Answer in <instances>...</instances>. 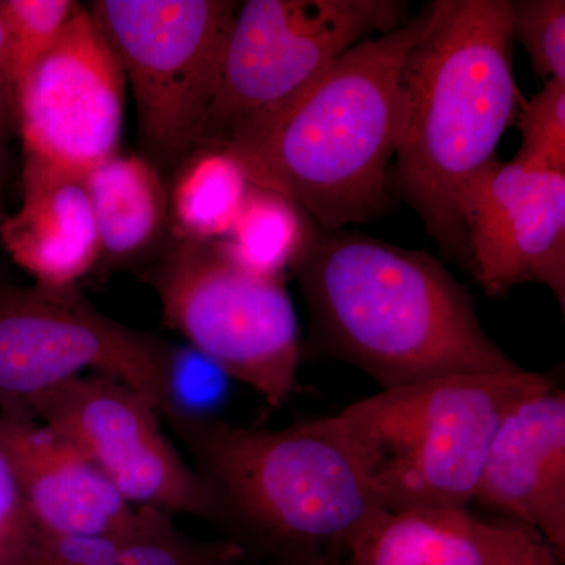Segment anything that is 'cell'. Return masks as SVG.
<instances>
[{"instance_id":"obj_1","label":"cell","mask_w":565,"mask_h":565,"mask_svg":"<svg viewBox=\"0 0 565 565\" xmlns=\"http://www.w3.org/2000/svg\"><path fill=\"white\" fill-rule=\"evenodd\" d=\"M292 270L316 348L382 390L522 370L490 340L468 289L430 253L319 228Z\"/></svg>"},{"instance_id":"obj_2","label":"cell","mask_w":565,"mask_h":565,"mask_svg":"<svg viewBox=\"0 0 565 565\" xmlns=\"http://www.w3.org/2000/svg\"><path fill=\"white\" fill-rule=\"evenodd\" d=\"M434 21V2L353 46L285 109L230 141L252 184L288 196L323 232L381 217L405 115V66Z\"/></svg>"},{"instance_id":"obj_3","label":"cell","mask_w":565,"mask_h":565,"mask_svg":"<svg viewBox=\"0 0 565 565\" xmlns=\"http://www.w3.org/2000/svg\"><path fill=\"white\" fill-rule=\"evenodd\" d=\"M514 43L509 0H435L433 24L405 66L390 192L414 207L441 250L465 264L456 199L497 159L514 120Z\"/></svg>"},{"instance_id":"obj_4","label":"cell","mask_w":565,"mask_h":565,"mask_svg":"<svg viewBox=\"0 0 565 565\" xmlns=\"http://www.w3.org/2000/svg\"><path fill=\"white\" fill-rule=\"evenodd\" d=\"M217 497L225 522L282 561L340 555L385 514L322 418L285 429L166 419Z\"/></svg>"},{"instance_id":"obj_5","label":"cell","mask_w":565,"mask_h":565,"mask_svg":"<svg viewBox=\"0 0 565 565\" xmlns=\"http://www.w3.org/2000/svg\"><path fill=\"white\" fill-rule=\"evenodd\" d=\"M553 382L519 370L381 390L326 416L385 512L467 509L504 415Z\"/></svg>"},{"instance_id":"obj_6","label":"cell","mask_w":565,"mask_h":565,"mask_svg":"<svg viewBox=\"0 0 565 565\" xmlns=\"http://www.w3.org/2000/svg\"><path fill=\"white\" fill-rule=\"evenodd\" d=\"M407 11L405 0L239 3L200 148H223L259 128L345 52L403 25Z\"/></svg>"},{"instance_id":"obj_7","label":"cell","mask_w":565,"mask_h":565,"mask_svg":"<svg viewBox=\"0 0 565 565\" xmlns=\"http://www.w3.org/2000/svg\"><path fill=\"white\" fill-rule=\"evenodd\" d=\"M233 0H95L87 7L131 85L145 158L178 167L202 143Z\"/></svg>"},{"instance_id":"obj_8","label":"cell","mask_w":565,"mask_h":565,"mask_svg":"<svg viewBox=\"0 0 565 565\" xmlns=\"http://www.w3.org/2000/svg\"><path fill=\"white\" fill-rule=\"evenodd\" d=\"M151 282L167 326L233 381L270 407L299 392V319L285 278L248 273L215 243L177 241Z\"/></svg>"},{"instance_id":"obj_9","label":"cell","mask_w":565,"mask_h":565,"mask_svg":"<svg viewBox=\"0 0 565 565\" xmlns=\"http://www.w3.org/2000/svg\"><path fill=\"white\" fill-rule=\"evenodd\" d=\"M170 345L102 313L77 286H0V416L32 422L85 373L131 386L159 411Z\"/></svg>"},{"instance_id":"obj_10","label":"cell","mask_w":565,"mask_h":565,"mask_svg":"<svg viewBox=\"0 0 565 565\" xmlns=\"http://www.w3.org/2000/svg\"><path fill=\"white\" fill-rule=\"evenodd\" d=\"M32 422L76 446L132 508L225 522L211 487L163 433L158 407L131 386L82 375L51 393Z\"/></svg>"},{"instance_id":"obj_11","label":"cell","mask_w":565,"mask_h":565,"mask_svg":"<svg viewBox=\"0 0 565 565\" xmlns=\"http://www.w3.org/2000/svg\"><path fill=\"white\" fill-rule=\"evenodd\" d=\"M126 77L79 6L61 39L17 88L24 161L82 174L120 152Z\"/></svg>"},{"instance_id":"obj_12","label":"cell","mask_w":565,"mask_h":565,"mask_svg":"<svg viewBox=\"0 0 565 565\" xmlns=\"http://www.w3.org/2000/svg\"><path fill=\"white\" fill-rule=\"evenodd\" d=\"M456 215L467 266L482 292L504 297L537 282L565 311V174L494 159L465 182Z\"/></svg>"},{"instance_id":"obj_13","label":"cell","mask_w":565,"mask_h":565,"mask_svg":"<svg viewBox=\"0 0 565 565\" xmlns=\"http://www.w3.org/2000/svg\"><path fill=\"white\" fill-rule=\"evenodd\" d=\"M476 503L541 535L565 559V392L555 384L504 415L487 452Z\"/></svg>"},{"instance_id":"obj_14","label":"cell","mask_w":565,"mask_h":565,"mask_svg":"<svg viewBox=\"0 0 565 565\" xmlns=\"http://www.w3.org/2000/svg\"><path fill=\"white\" fill-rule=\"evenodd\" d=\"M0 440L43 533L115 534L136 523L139 509L126 503L106 476L50 427L0 416Z\"/></svg>"},{"instance_id":"obj_15","label":"cell","mask_w":565,"mask_h":565,"mask_svg":"<svg viewBox=\"0 0 565 565\" xmlns=\"http://www.w3.org/2000/svg\"><path fill=\"white\" fill-rule=\"evenodd\" d=\"M546 552L553 550L541 535L511 520L487 522L468 509H408L379 516L343 565H525Z\"/></svg>"},{"instance_id":"obj_16","label":"cell","mask_w":565,"mask_h":565,"mask_svg":"<svg viewBox=\"0 0 565 565\" xmlns=\"http://www.w3.org/2000/svg\"><path fill=\"white\" fill-rule=\"evenodd\" d=\"M0 239L35 285L77 286L102 262L84 177L24 161L22 203L0 223Z\"/></svg>"},{"instance_id":"obj_17","label":"cell","mask_w":565,"mask_h":565,"mask_svg":"<svg viewBox=\"0 0 565 565\" xmlns=\"http://www.w3.org/2000/svg\"><path fill=\"white\" fill-rule=\"evenodd\" d=\"M84 182L102 262H139L170 232L169 188L145 156L117 152L85 173Z\"/></svg>"},{"instance_id":"obj_18","label":"cell","mask_w":565,"mask_h":565,"mask_svg":"<svg viewBox=\"0 0 565 565\" xmlns=\"http://www.w3.org/2000/svg\"><path fill=\"white\" fill-rule=\"evenodd\" d=\"M250 188L232 152L199 148L177 167L170 185V233L189 243L223 239L239 217Z\"/></svg>"},{"instance_id":"obj_19","label":"cell","mask_w":565,"mask_h":565,"mask_svg":"<svg viewBox=\"0 0 565 565\" xmlns=\"http://www.w3.org/2000/svg\"><path fill=\"white\" fill-rule=\"evenodd\" d=\"M319 232L313 218L288 196L252 184L239 217L218 248L237 266L263 277L285 278Z\"/></svg>"},{"instance_id":"obj_20","label":"cell","mask_w":565,"mask_h":565,"mask_svg":"<svg viewBox=\"0 0 565 565\" xmlns=\"http://www.w3.org/2000/svg\"><path fill=\"white\" fill-rule=\"evenodd\" d=\"M244 548L232 541H199L182 534L172 515L140 509L120 553L110 565H236Z\"/></svg>"},{"instance_id":"obj_21","label":"cell","mask_w":565,"mask_h":565,"mask_svg":"<svg viewBox=\"0 0 565 565\" xmlns=\"http://www.w3.org/2000/svg\"><path fill=\"white\" fill-rule=\"evenodd\" d=\"M233 379L192 345L172 344L163 375L162 419H206L221 407Z\"/></svg>"},{"instance_id":"obj_22","label":"cell","mask_w":565,"mask_h":565,"mask_svg":"<svg viewBox=\"0 0 565 565\" xmlns=\"http://www.w3.org/2000/svg\"><path fill=\"white\" fill-rule=\"evenodd\" d=\"M0 9L9 28L11 65L18 88L61 39L79 3L73 0H0Z\"/></svg>"},{"instance_id":"obj_23","label":"cell","mask_w":565,"mask_h":565,"mask_svg":"<svg viewBox=\"0 0 565 565\" xmlns=\"http://www.w3.org/2000/svg\"><path fill=\"white\" fill-rule=\"evenodd\" d=\"M520 150L512 162L534 172L565 174V81H546L519 115Z\"/></svg>"},{"instance_id":"obj_24","label":"cell","mask_w":565,"mask_h":565,"mask_svg":"<svg viewBox=\"0 0 565 565\" xmlns=\"http://www.w3.org/2000/svg\"><path fill=\"white\" fill-rule=\"evenodd\" d=\"M512 35L525 47L531 66L542 79L565 81L564 0L509 2Z\"/></svg>"},{"instance_id":"obj_25","label":"cell","mask_w":565,"mask_h":565,"mask_svg":"<svg viewBox=\"0 0 565 565\" xmlns=\"http://www.w3.org/2000/svg\"><path fill=\"white\" fill-rule=\"evenodd\" d=\"M39 535L20 479L0 440V565H32Z\"/></svg>"},{"instance_id":"obj_26","label":"cell","mask_w":565,"mask_h":565,"mask_svg":"<svg viewBox=\"0 0 565 565\" xmlns=\"http://www.w3.org/2000/svg\"><path fill=\"white\" fill-rule=\"evenodd\" d=\"M136 523L115 534L73 535L40 531L32 565H110Z\"/></svg>"},{"instance_id":"obj_27","label":"cell","mask_w":565,"mask_h":565,"mask_svg":"<svg viewBox=\"0 0 565 565\" xmlns=\"http://www.w3.org/2000/svg\"><path fill=\"white\" fill-rule=\"evenodd\" d=\"M13 129H17V84L11 65L9 28L0 9V137L6 140Z\"/></svg>"},{"instance_id":"obj_28","label":"cell","mask_w":565,"mask_h":565,"mask_svg":"<svg viewBox=\"0 0 565 565\" xmlns=\"http://www.w3.org/2000/svg\"><path fill=\"white\" fill-rule=\"evenodd\" d=\"M281 565H343V556L323 555L300 557V559L285 561Z\"/></svg>"},{"instance_id":"obj_29","label":"cell","mask_w":565,"mask_h":565,"mask_svg":"<svg viewBox=\"0 0 565 565\" xmlns=\"http://www.w3.org/2000/svg\"><path fill=\"white\" fill-rule=\"evenodd\" d=\"M525 565H563L553 552H546L544 555L539 556L537 559L531 561Z\"/></svg>"},{"instance_id":"obj_30","label":"cell","mask_w":565,"mask_h":565,"mask_svg":"<svg viewBox=\"0 0 565 565\" xmlns=\"http://www.w3.org/2000/svg\"><path fill=\"white\" fill-rule=\"evenodd\" d=\"M3 143H6V140L0 137V185H2L3 162H6V154H3Z\"/></svg>"}]
</instances>
